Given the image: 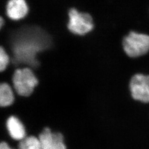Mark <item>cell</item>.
<instances>
[{"label": "cell", "mask_w": 149, "mask_h": 149, "mask_svg": "<svg viewBox=\"0 0 149 149\" xmlns=\"http://www.w3.org/2000/svg\"><path fill=\"white\" fill-rule=\"evenodd\" d=\"M14 43V52L19 61L36 66V55L48 46V38L44 33L36 29L21 32Z\"/></svg>", "instance_id": "cell-1"}, {"label": "cell", "mask_w": 149, "mask_h": 149, "mask_svg": "<svg viewBox=\"0 0 149 149\" xmlns=\"http://www.w3.org/2000/svg\"><path fill=\"white\" fill-rule=\"evenodd\" d=\"M7 128L12 138L17 140H21L25 138V128L20 120L12 116L7 121Z\"/></svg>", "instance_id": "cell-8"}, {"label": "cell", "mask_w": 149, "mask_h": 149, "mask_svg": "<svg viewBox=\"0 0 149 149\" xmlns=\"http://www.w3.org/2000/svg\"><path fill=\"white\" fill-rule=\"evenodd\" d=\"M39 139L42 149H66L61 134L53 133L49 128H45Z\"/></svg>", "instance_id": "cell-6"}, {"label": "cell", "mask_w": 149, "mask_h": 149, "mask_svg": "<svg viewBox=\"0 0 149 149\" xmlns=\"http://www.w3.org/2000/svg\"><path fill=\"white\" fill-rule=\"evenodd\" d=\"M14 101V96L11 87L7 84L0 86V104L2 107L10 106Z\"/></svg>", "instance_id": "cell-9"}, {"label": "cell", "mask_w": 149, "mask_h": 149, "mask_svg": "<svg viewBox=\"0 0 149 149\" xmlns=\"http://www.w3.org/2000/svg\"><path fill=\"white\" fill-rule=\"evenodd\" d=\"M0 149H12L5 142H2L0 145Z\"/></svg>", "instance_id": "cell-12"}, {"label": "cell", "mask_w": 149, "mask_h": 149, "mask_svg": "<svg viewBox=\"0 0 149 149\" xmlns=\"http://www.w3.org/2000/svg\"><path fill=\"white\" fill-rule=\"evenodd\" d=\"M129 88L134 100L149 103V75L136 74L132 77Z\"/></svg>", "instance_id": "cell-5"}, {"label": "cell", "mask_w": 149, "mask_h": 149, "mask_svg": "<svg viewBox=\"0 0 149 149\" xmlns=\"http://www.w3.org/2000/svg\"><path fill=\"white\" fill-rule=\"evenodd\" d=\"M37 79L28 68L17 70L13 77V83L17 92L22 96H29L38 84Z\"/></svg>", "instance_id": "cell-3"}, {"label": "cell", "mask_w": 149, "mask_h": 149, "mask_svg": "<svg viewBox=\"0 0 149 149\" xmlns=\"http://www.w3.org/2000/svg\"><path fill=\"white\" fill-rule=\"evenodd\" d=\"M28 7L25 0H9L6 6L7 15L11 19L19 20L26 16Z\"/></svg>", "instance_id": "cell-7"}, {"label": "cell", "mask_w": 149, "mask_h": 149, "mask_svg": "<svg viewBox=\"0 0 149 149\" xmlns=\"http://www.w3.org/2000/svg\"><path fill=\"white\" fill-rule=\"evenodd\" d=\"M18 149H42L39 139L31 136L21 140Z\"/></svg>", "instance_id": "cell-10"}, {"label": "cell", "mask_w": 149, "mask_h": 149, "mask_svg": "<svg viewBox=\"0 0 149 149\" xmlns=\"http://www.w3.org/2000/svg\"><path fill=\"white\" fill-rule=\"evenodd\" d=\"M68 28L73 33L84 35L93 28V19L90 14L79 12L76 8H71L69 12Z\"/></svg>", "instance_id": "cell-4"}, {"label": "cell", "mask_w": 149, "mask_h": 149, "mask_svg": "<svg viewBox=\"0 0 149 149\" xmlns=\"http://www.w3.org/2000/svg\"><path fill=\"white\" fill-rule=\"evenodd\" d=\"M9 63V57L2 47L0 49V70L1 71L5 70Z\"/></svg>", "instance_id": "cell-11"}, {"label": "cell", "mask_w": 149, "mask_h": 149, "mask_svg": "<svg viewBox=\"0 0 149 149\" xmlns=\"http://www.w3.org/2000/svg\"><path fill=\"white\" fill-rule=\"evenodd\" d=\"M123 47L125 54L130 58H138L149 52V36L132 31L125 37Z\"/></svg>", "instance_id": "cell-2"}, {"label": "cell", "mask_w": 149, "mask_h": 149, "mask_svg": "<svg viewBox=\"0 0 149 149\" xmlns=\"http://www.w3.org/2000/svg\"><path fill=\"white\" fill-rule=\"evenodd\" d=\"M3 22H4V21L3 19V18L1 17V19H0V27L1 28H2V25L3 24Z\"/></svg>", "instance_id": "cell-13"}]
</instances>
